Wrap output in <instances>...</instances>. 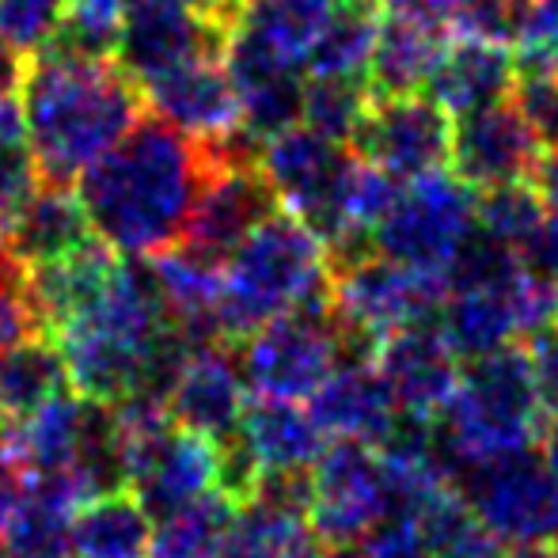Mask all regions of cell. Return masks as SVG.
Wrapping results in <instances>:
<instances>
[{
	"mask_svg": "<svg viewBox=\"0 0 558 558\" xmlns=\"http://www.w3.org/2000/svg\"><path fill=\"white\" fill-rule=\"evenodd\" d=\"M20 73H23V58L8 46V38L0 35V96L20 92Z\"/></svg>",
	"mask_w": 558,
	"mask_h": 558,
	"instance_id": "obj_46",
	"label": "cell"
},
{
	"mask_svg": "<svg viewBox=\"0 0 558 558\" xmlns=\"http://www.w3.org/2000/svg\"><path fill=\"white\" fill-rule=\"evenodd\" d=\"M380 345L350 331L335 312V296H316L289 316L258 327L243 342V380L270 399H312L345 361H376Z\"/></svg>",
	"mask_w": 558,
	"mask_h": 558,
	"instance_id": "obj_5",
	"label": "cell"
},
{
	"mask_svg": "<svg viewBox=\"0 0 558 558\" xmlns=\"http://www.w3.org/2000/svg\"><path fill=\"white\" fill-rule=\"evenodd\" d=\"M517 84V53L513 46L486 43V38L460 35L437 65L429 81V96L452 118L483 111V107L506 104Z\"/></svg>",
	"mask_w": 558,
	"mask_h": 558,
	"instance_id": "obj_21",
	"label": "cell"
},
{
	"mask_svg": "<svg viewBox=\"0 0 558 558\" xmlns=\"http://www.w3.org/2000/svg\"><path fill=\"white\" fill-rule=\"evenodd\" d=\"M338 8H342V0H243L232 27L263 38L270 50L296 61L308 73L312 46L324 38Z\"/></svg>",
	"mask_w": 558,
	"mask_h": 558,
	"instance_id": "obj_27",
	"label": "cell"
},
{
	"mask_svg": "<svg viewBox=\"0 0 558 558\" xmlns=\"http://www.w3.org/2000/svg\"><path fill=\"white\" fill-rule=\"evenodd\" d=\"M145 104L163 122L198 141L225 145L240 133V99L228 81L225 58H202L145 88Z\"/></svg>",
	"mask_w": 558,
	"mask_h": 558,
	"instance_id": "obj_17",
	"label": "cell"
},
{
	"mask_svg": "<svg viewBox=\"0 0 558 558\" xmlns=\"http://www.w3.org/2000/svg\"><path fill=\"white\" fill-rule=\"evenodd\" d=\"M308 411L331 441H361L376 448L396 434L403 418L376 361H345L342 368H335L331 380L312 396Z\"/></svg>",
	"mask_w": 558,
	"mask_h": 558,
	"instance_id": "obj_19",
	"label": "cell"
},
{
	"mask_svg": "<svg viewBox=\"0 0 558 558\" xmlns=\"http://www.w3.org/2000/svg\"><path fill=\"white\" fill-rule=\"evenodd\" d=\"M388 15H403V20L434 23V27L452 31L456 12H460L463 0H380Z\"/></svg>",
	"mask_w": 558,
	"mask_h": 558,
	"instance_id": "obj_44",
	"label": "cell"
},
{
	"mask_svg": "<svg viewBox=\"0 0 558 558\" xmlns=\"http://www.w3.org/2000/svg\"><path fill=\"white\" fill-rule=\"evenodd\" d=\"M327 293H331V263L319 235L289 209L270 214L225 263V342H247L258 327Z\"/></svg>",
	"mask_w": 558,
	"mask_h": 558,
	"instance_id": "obj_4",
	"label": "cell"
},
{
	"mask_svg": "<svg viewBox=\"0 0 558 558\" xmlns=\"http://www.w3.org/2000/svg\"><path fill=\"white\" fill-rule=\"evenodd\" d=\"M529 357L532 373H536L539 396H544L547 411H558V324L544 327L539 335L529 338Z\"/></svg>",
	"mask_w": 558,
	"mask_h": 558,
	"instance_id": "obj_43",
	"label": "cell"
},
{
	"mask_svg": "<svg viewBox=\"0 0 558 558\" xmlns=\"http://www.w3.org/2000/svg\"><path fill=\"white\" fill-rule=\"evenodd\" d=\"M240 437L263 475L266 471H308L327 448V434L319 429L316 414L296 399L258 396L255 403L243 407Z\"/></svg>",
	"mask_w": 558,
	"mask_h": 558,
	"instance_id": "obj_23",
	"label": "cell"
},
{
	"mask_svg": "<svg viewBox=\"0 0 558 558\" xmlns=\"http://www.w3.org/2000/svg\"><path fill=\"white\" fill-rule=\"evenodd\" d=\"M225 160V145L191 137L160 114L141 118L81 175V202L92 232L125 258L175 247L202 191Z\"/></svg>",
	"mask_w": 558,
	"mask_h": 558,
	"instance_id": "obj_1",
	"label": "cell"
},
{
	"mask_svg": "<svg viewBox=\"0 0 558 558\" xmlns=\"http://www.w3.org/2000/svg\"><path fill=\"white\" fill-rule=\"evenodd\" d=\"M539 456H544V463L555 471V478H558V411L547 414V426H544V434H539Z\"/></svg>",
	"mask_w": 558,
	"mask_h": 558,
	"instance_id": "obj_47",
	"label": "cell"
},
{
	"mask_svg": "<svg viewBox=\"0 0 558 558\" xmlns=\"http://www.w3.org/2000/svg\"><path fill=\"white\" fill-rule=\"evenodd\" d=\"M4 429H8V426H4V418H0V434H4Z\"/></svg>",
	"mask_w": 558,
	"mask_h": 558,
	"instance_id": "obj_53",
	"label": "cell"
},
{
	"mask_svg": "<svg viewBox=\"0 0 558 558\" xmlns=\"http://www.w3.org/2000/svg\"><path fill=\"white\" fill-rule=\"evenodd\" d=\"M498 558H558V547L524 544V547H513V551H506V555H498Z\"/></svg>",
	"mask_w": 558,
	"mask_h": 558,
	"instance_id": "obj_50",
	"label": "cell"
},
{
	"mask_svg": "<svg viewBox=\"0 0 558 558\" xmlns=\"http://www.w3.org/2000/svg\"><path fill=\"white\" fill-rule=\"evenodd\" d=\"M350 148L407 186L414 179L437 175L452 160V114L429 92L373 96Z\"/></svg>",
	"mask_w": 558,
	"mask_h": 558,
	"instance_id": "obj_10",
	"label": "cell"
},
{
	"mask_svg": "<svg viewBox=\"0 0 558 558\" xmlns=\"http://www.w3.org/2000/svg\"><path fill=\"white\" fill-rule=\"evenodd\" d=\"M130 8H209V12H217V4L214 0H130ZM125 8V12H130ZM221 15V12H217ZM225 20V15H221Z\"/></svg>",
	"mask_w": 558,
	"mask_h": 558,
	"instance_id": "obj_48",
	"label": "cell"
},
{
	"mask_svg": "<svg viewBox=\"0 0 558 558\" xmlns=\"http://www.w3.org/2000/svg\"><path fill=\"white\" fill-rule=\"evenodd\" d=\"M235 513H240V506L225 498L221 490L206 494L194 506L156 521L153 555L148 558H221Z\"/></svg>",
	"mask_w": 558,
	"mask_h": 558,
	"instance_id": "obj_29",
	"label": "cell"
},
{
	"mask_svg": "<svg viewBox=\"0 0 558 558\" xmlns=\"http://www.w3.org/2000/svg\"><path fill=\"white\" fill-rule=\"evenodd\" d=\"M69 0H0V35L20 58H31L58 38Z\"/></svg>",
	"mask_w": 558,
	"mask_h": 558,
	"instance_id": "obj_35",
	"label": "cell"
},
{
	"mask_svg": "<svg viewBox=\"0 0 558 558\" xmlns=\"http://www.w3.org/2000/svg\"><path fill=\"white\" fill-rule=\"evenodd\" d=\"M243 365L217 345H198L186 357L175 388L168 396V414L175 426L191 429L209 441H225L240 429L243 418Z\"/></svg>",
	"mask_w": 558,
	"mask_h": 558,
	"instance_id": "obj_18",
	"label": "cell"
},
{
	"mask_svg": "<svg viewBox=\"0 0 558 558\" xmlns=\"http://www.w3.org/2000/svg\"><path fill=\"white\" fill-rule=\"evenodd\" d=\"M475 217L486 235H494V240L509 243L517 251L524 235L547 217V206L539 202L532 183H506L494 186V191H478Z\"/></svg>",
	"mask_w": 558,
	"mask_h": 558,
	"instance_id": "obj_32",
	"label": "cell"
},
{
	"mask_svg": "<svg viewBox=\"0 0 558 558\" xmlns=\"http://www.w3.org/2000/svg\"><path fill=\"white\" fill-rule=\"evenodd\" d=\"M69 365L58 338L50 331H35L8 350H0V418L4 426L35 418L53 399L69 396Z\"/></svg>",
	"mask_w": 558,
	"mask_h": 558,
	"instance_id": "obj_25",
	"label": "cell"
},
{
	"mask_svg": "<svg viewBox=\"0 0 558 558\" xmlns=\"http://www.w3.org/2000/svg\"><path fill=\"white\" fill-rule=\"evenodd\" d=\"M517 258H521V266L532 278L547 281V286H558V214L547 209L544 221L521 240Z\"/></svg>",
	"mask_w": 558,
	"mask_h": 558,
	"instance_id": "obj_40",
	"label": "cell"
},
{
	"mask_svg": "<svg viewBox=\"0 0 558 558\" xmlns=\"http://www.w3.org/2000/svg\"><path fill=\"white\" fill-rule=\"evenodd\" d=\"M509 104L521 111L544 148H558V65L517 58V84Z\"/></svg>",
	"mask_w": 558,
	"mask_h": 558,
	"instance_id": "obj_34",
	"label": "cell"
},
{
	"mask_svg": "<svg viewBox=\"0 0 558 558\" xmlns=\"http://www.w3.org/2000/svg\"><path fill=\"white\" fill-rule=\"evenodd\" d=\"M228 156V153H225ZM278 194L266 183L255 160H228L214 171V179L202 191L198 206L191 214V225L183 232V247L209 263L225 266L228 255L255 232L270 214H278Z\"/></svg>",
	"mask_w": 558,
	"mask_h": 558,
	"instance_id": "obj_13",
	"label": "cell"
},
{
	"mask_svg": "<svg viewBox=\"0 0 558 558\" xmlns=\"http://www.w3.org/2000/svg\"><path fill=\"white\" fill-rule=\"evenodd\" d=\"M544 145L513 104L452 118V175L471 191H494L506 183H529Z\"/></svg>",
	"mask_w": 558,
	"mask_h": 558,
	"instance_id": "obj_14",
	"label": "cell"
},
{
	"mask_svg": "<svg viewBox=\"0 0 558 558\" xmlns=\"http://www.w3.org/2000/svg\"><path fill=\"white\" fill-rule=\"evenodd\" d=\"M547 414L551 411L539 396L529 345H501L483 357H468L452 399L437 414V456L448 483L475 460L532 448L544 434Z\"/></svg>",
	"mask_w": 558,
	"mask_h": 558,
	"instance_id": "obj_3",
	"label": "cell"
},
{
	"mask_svg": "<svg viewBox=\"0 0 558 558\" xmlns=\"http://www.w3.org/2000/svg\"><path fill=\"white\" fill-rule=\"evenodd\" d=\"M35 331H43V324H38V312L31 304L23 270L0 274V350H8L12 342Z\"/></svg>",
	"mask_w": 558,
	"mask_h": 558,
	"instance_id": "obj_39",
	"label": "cell"
},
{
	"mask_svg": "<svg viewBox=\"0 0 558 558\" xmlns=\"http://www.w3.org/2000/svg\"><path fill=\"white\" fill-rule=\"evenodd\" d=\"M353 558H441L434 536L426 532L422 517L414 513H399L380 521L357 547H353Z\"/></svg>",
	"mask_w": 558,
	"mask_h": 558,
	"instance_id": "obj_37",
	"label": "cell"
},
{
	"mask_svg": "<svg viewBox=\"0 0 558 558\" xmlns=\"http://www.w3.org/2000/svg\"><path fill=\"white\" fill-rule=\"evenodd\" d=\"M38 186H43V179H38L35 156H31L27 141L0 145V221H12Z\"/></svg>",
	"mask_w": 558,
	"mask_h": 558,
	"instance_id": "obj_38",
	"label": "cell"
},
{
	"mask_svg": "<svg viewBox=\"0 0 558 558\" xmlns=\"http://www.w3.org/2000/svg\"><path fill=\"white\" fill-rule=\"evenodd\" d=\"M8 270H20V266H15L12 251H8V221H0V274Z\"/></svg>",
	"mask_w": 558,
	"mask_h": 558,
	"instance_id": "obj_51",
	"label": "cell"
},
{
	"mask_svg": "<svg viewBox=\"0 0 558 558\" xmlns=\"http://www.w3.org/2000/svg\"><path fill=\"white\" fill-rule=\"evenodd\" d=\"M399 513L396 478L376 445L335 441L312 463V532L335 551H353Z\"/></svg>",
	"mask_w": 558,
	"mask_h": 558,
	"instance_id": "obj_8",
	"label": "cell"
},
{
	"mask_svg": "<svg viewBox=\"0 0 558 558\" xmlns=\"http://www.w3.org/2000/svg\"><path fill=\"white\" fill-rule=\"evenodd\" d=\"M345 555H350V551H335V547H327L324 539L316 536V539H308L301 551H293L289 558H345Z\"/></svg>",
	"mask_w": 558,
	"mask_h": 558,
	"instance_id": "obj_49",
	"label": "cell"
},
{
	"mask_svg": "<svg viewBox=\"0 0 558 558\" xmlns=\"http://www.w3.org/2000/svg\"><path fill=\"white\" fill-rule=\"evenodd\" d=\"M448 46H452L448 27H434V23L403 20V15L384 12L380 31H376L373 65H368L373 96H414V92H426L441 58L448 53Z\"/></svg>",
	"mask_w": 558,
	"mask_h": 558,
	"instance_id": "obj_24",
	"label": "cell"
},
{
	"mask_svg": "<svg viewBox=\"0 0 558 558\" xmlns=\"http://www.w3.org/2000/svg\"><path fill=\"white\" fill-rule=\"evenodd\" d=\"M125 8H130V0H69L65 23H61L53 43L81 53L114 58L118 35H122V23H125Z\"/></svg>",
	"mask_w": 558,
	"mask_h": 558,
	"instance_id": "obj_33",
	"label": "cell"
},
{
	"mask_svg": "<svg viewBox=\"0 0 558 558\" xmlns=\"http://www.w3.org/2000/svg\"><path fill=\"white\" fill-rule=\"evenodd\" d=\"M156 521L130 490L99 494L73 517V551L81 558H148Z\"/></svg>",
	"mask_w": 558,
	"mask_h": 558,
	"instance_id": "obj_26",
	"label": "cell"
},
{
	"mask_svg": "<svg viewBox=\"0 0 558 558\" xmlns=\"http://www.w3.org/2000/svg\"><path fill=\"white\" fill-rule=\"evenodd\" d=\"M475 202L478 194L448 171L414 179L399 191L388 217L376 225V255L445 278L452 258L478 228Z\"/></svg>",
	"mask_w": 558,
	"mask_h": 558,
	"instance_id": "obj_7",
	"label": "cell"
},
{
	"mask_svg": "<svg viewBox=\"0 0 558 558\" xmlns=\"http://www.w3.org/2000/svg\"><path fill=\"white\" fill-rule=\"evenodd\" d=\"M308 539H316V532L304 513L251 498L247 506H240L232 529H228L221 558H289Z\"/></svg>",
	"mask_w": 558,
	"mask_h": 558,
	"instance_id": "obj_30",
	"label": "cell"
},
{
	"mask_svg": "<svg viewBox=\"0 0 558 558\" xmlns=\"http://www.w3.org/2000/svg\"><path fill=\"white\" fill-rule=\"evenodd\" d=\"M452 486L498 544L558 539V478L536 445L468 463Z\"/></svg>",
	"mask_w": 558,
	"mask_h": 558,
	"instance_id": "obj_6",
	"label": "cell"
},
{
	"mask_svg": "<svg viewBox=\"0 0 558 558\" xmlns=\"http://www.w3.org/2000/svg\"><path fill=\"white\" fill-rule=\"evenodd\" d=\"M96 240L81 194L69 186H38L27 206L8 221V251L20 270H35Z\"/></svg>",
	"mask_w": 558,
	"mask_h": 558,
	"instance_id": "obj_22",
	"label": "cell"
},
{
	"mask_svg": "<svg viewBox=\"0 0 558 558\" xmlns=\"http://www.w3.org/2000/svg\"><path fill=\"white\" fill-rule=\"evenodd\" d=\"M368 104H373L368 81H324V76H308L301 122L308 130H316L319 137L338 141V145L350 148Z\"/></svg>",
	"mask_w": 558,
	"mask_h": 558,
	"instance_id": "obj_31",
	"label": "cell"
},
{
	"mask_svg": "<svg viewBox=\"0 0 558 558\" xmlns=\"http://www.w3.org/2000/svg\"><path fill=\"white\" fill-rule=\"evenodd\" d=\"M521 61L558 65V0H536L521 35Z\"/></svg>",
	"mask_w": 558,
	"mask_h": 558,
	"instance_id": "obj_41",
	"label": "cell"
},
{
	"mask_svg": "<svg viewBox=\"0 0 558 558\" xmlns=\"http://www.w3.org/2000/svg\"><path fill=\"white\" fill-rule=\"evenodd\" d=\"M225 69L240 99V133L251 145H263L301 125L308 73L296 61L281 58L243 27H232L225 46Z\"/></svg>",
	"mask_w": 558,
	"mask_h": 558,
	"instance_id": "obj_12",
	"label": "cell"
},
{
	"mask_svg": "<svg viewBox=\"0 0 558 558\" xmlns=\"http://www.w3.org/2000/svg\"><path fill=\"white\" fill-rule=\"evenodd\" d=\"M20 111L27 148L46 186L81 183L145 111V92L118 58L69 50L61 43L23 58Z\"/></svg>",
	"mask_w": 558,
	"mask_h": 558,
	"instance_id": "obj_2",
	"label": "cell"
},
{
	"mask_svg": "<svg viewBox=\"0 0 558 558\" xmlns=\"http://www.w3.org/2000/svg\"><path fill=\"white\" fill-rule=\"evenodd\" d=\"M529 183L536 186L539 202H544L551 214H558V148H544V153H539L536 171H532Z\"/></svg>",
	"mask_w": 558,
	"mask_h": 558,
	"instance_id": "obj_45",
	"label": "cell"
},
{
	"mask_svg": "<svg viewBox=\"0 0 558 558\" xmlns=\"http://www.w3.org/2000/svg\"><path fill=\"white\" fill-rule=\"evenodd\" d=\"M214 4H217V12H221L228 23H235V15H240V4H243V0H214Z\"/></svg>",
	"mask_w": 558,
	"mask_h": 558,
	"instance_id": "obj_52",
	"label": "cell"
},
{
	"mask_svg": "<svg viewBox=\"0 0 558 558\" xmlns=\"http://www.w3.org/2000/svg\"><path fill=\"white\" fill-rule=\"evenodd\" d=\"M118 266H122V255L111 251L96 235L92 243L53 258V263L23 270L31 304H35L43 331H50V335L61 331L69 319H76L81 312H88L92 304L104 301L107 289H111L118 278Z\"/></svg>",
	"mask_w": 558,
	"mask_h": 558,
	"instance_id": "obj_20",
	"label": "cell"
},
{
	"mask_svg": "<svg viewBox=\"0 0 558 558\" xmlns=\"http://www.w3.org/2000/svg\"><path fill=\"white\" fill-rule=\"evenodd\" d=\"M380 12L368 0H342L324 38L308 53V76L324 81H368Z\"/></svg>",
	"mask_w": 558,
	"mask_h": 558,
	"instance_id": "obj_28",
	"label": "cell"
},
{
	"mask_svg": "<svg viewBox=\"0 0 558 558\" xmlns=\"http://www.w3.org/2000/svg\"><path fill=\"white\" fill-rule=\"evenodd\" d=\"M228 31L232 23L209 8H130L114 58L145 92L191 61L225 58Z\"/></svg>",
	"mask_w": 558,
	"mask_h": 558,
	"instance_id": "obj_11",
	"label": "cell"
},
{
	"mask_svg": "<svg viewBox=\"0 0 558 558\" xmlns=\"http://www.w3.org/2000/svg\"><path fill=\"white\" fill-rule=\"evenodd\" d=\"M31 486V471L20 460V452L8 441V434H0V529L12 521V513L23 506Z\"/></svg>",
	"mask_w": 558,
	"mask_h": 558,
	"instance_id": "obj_42",
	"label": "cell"
},
{
	"mask_svg": "<svg viewBox=\"0 0 558 558\" xmlns=\"http://www.w3.org/2000/svg\"><path fill=\"white\" fill-rule=\"evenodd\" d=\"M376 368L388 380L399 411L414 418H437L452 399L463 365L437 319H426L384 338L376 350Z\"/></svg>",
	"mask_w": 558,
	"mask_h": 558,
	"instance_id": "obj_16",
	"label": "cell"
},
{
	"mask_svg": "<svg viewBox=\"0 0 558 558\" xmlns=\"http://www.w3.org/2000/svg\"><path fill=\"white\" fill-rule=\"evenodd\" d=\"M536 0H463L452 27L468 38L517 46L524 35V23Z\"/></svg>",
	"mask_w": 558,
	"mask_h": 558,
	"instance_id": "obj_36",
	"label": "cell"
},
{
	"mask_svg": "<svg viewBox=\"0 0 558 558\" xmlns=\"http://www.w3.org/2000/svg\"><path fill=\"white\" fill-rule=\"evenodd\" d=\"M331 296L342 324L380 345L403 327L437 319L448 289L445 278L411 270L373 251L331 274Z\"/></svg>",
	"mask_w": 558,
	"mask_h": 558,
	"instance_id": "obj_9",
	"label": "cell"
},
{
	"mask_svg": "<svg viewBox=\"0 0 558 558\" xmlns=\"http://www.w3.org/2000/svg\"><path fill=\"white\" fill-rule=\"evenodd\" d=\"M350 156L353 153L345 145L319 137L316 130L301 122L293 130L278 133V137L263 141L255 163L266 175V183L274 186L281 206L312 228L331 209Z\"/></svg>",
	"mask_w": 558,
	"mask_h": 558,
	"instance_id": "obj_15",
	"label": "cell"
}]
</instances>
